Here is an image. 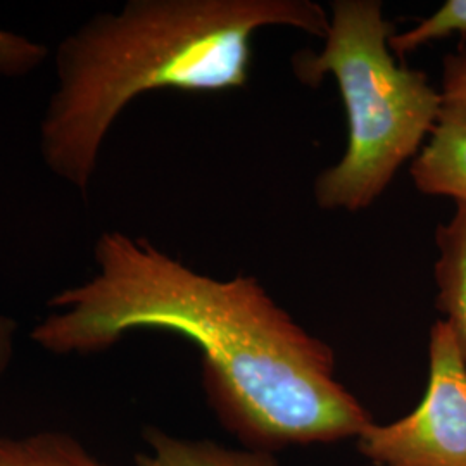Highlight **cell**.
Masks as SVG:
<instances>
[{
	"instance_id": "1",
	"label": "cell",
	"mask_w": 466,
	"mask_h": 466,
	"mask_svg": "<svg viewBox=\"0 0 466 466\" xmlns=\"http://www.w3.org/2000/svg\"><path fill=\"white\" fill-rule=\"evenodd\" d=\"M97 271L49 299L32 340L57 356L97 354L134 330L184 335L223 425L249 448L330 444L373 421L337 379L333 350L252 277L217 280L119 230L94 244Z\"/></svg>"
},
{
	"instance_id": "2",
	"label": "cell",
	"mask_w": 466,
	"mask_h": 466,
	"mask_svg": "<svg viewBox=\"0 0 466 466\" xmlns=\"http://www.w3.org/2000/svg\"><path fill=\"white\" fill-rule=\"evenodd\" d=\"M267 26L327 36L311 0H130L66 35L38 128L44 165L86 194L100 149L132 100L154 90L223 92L249 80L252 36Z\"/></svg>"
},
{
	"instance_id": "3",
	"label": "cell",
	"mask_w": 466,
	"mask_h": 466,
	"mask_svg": "<svg viewBox=\"0 0 466 466\" xmlns=\"http://www.w3.org/2000/svg\"><path fill=\"white\" fill-rule=\"evenodd\" d=\"M394 34L382 2L335 0L323 50L294 57L304 84L315 86L332 75L346 107V152L315 182L323 209L356 213L371 206L417 156L441 115L444 100L427 75L396 61Z\"/></svg>"
},
{
	"instance_id": "4",
	"label": "cell",
	"mask_w": 466,
	"mask_h": 466,
	"mask_svg": "<svg viewBox=\"0 0 466 466\" xmlns=\"http://www.w3.org/2000/svg\"><path fill=\"white\" fill-rule=\"evenodd\" d=\"M358 446L375 466H466V358L444 319L431 330L420 404L396 421H371Z\"/></svg>"
},
{
	"instance_id": "5",
	"label": "cell",
	"mask_w": 466,
	"mask_h": 466,
	"mask_svg": "<svg viewBox=\"0 0 466 466\" xmlns=\"http://www.w3.org/2000/svg\"><path fill=\"white\" fill-rule=\"evenodd\" d=\"M413 184L429 196L466 206V109L444 104L431 138L410 167Z\"/></svg>"
},
{
	"instance_id": "6",
	"label": "cell",
	"mask_w": 466,
	"mask_h": 466,
	"mask_svg": "<svg viewBox=\"0 0 466 466\" xmlns=\"http://www.w3.org/2000/svg\"><path fill=\"white\" fill-rule=\"evenodd\" d=\"M435 244L437 306L466 358V206L456 204L450 221L437 228Z\"/></svg>"
},
{
	"instance_id": "7",
	"label": "cell",
	"mask_w": 466,
	"mask_h": 466,
	"mask_svg": "<svg viewBox=\"0 0 466 466\" xmlns=\"http://www.w3.org/2000/svg\"><path fill=\"white\" fill-rule=\"evenodd\" d=\"M146 442L150 452L138 454L137 466H277L269 451L232 450L213 441L180 439L149 429Z\"/></svg>"
},
{
	"instance_id": "8",
	"label": "cell",
	"mask_w": 466,
	"mask_h": 466,
	"mask_svg": "<svg viewBox=\"0 0 466 466\" xmlns=\"http://www.w3.org/2000/svg\"><path fill=\"white\" fill-rule=\"evenodd\" d=\"M0 466H106L71 435L42 432L0 437Z\"/></svg>"
},
{
	"instance_id": "9",
	"label": "cell",
	"mask_w": 466,
	"mask_h": 466,
	"mask_svg": "<svg viewBox=\"0 0 466 466\" xmlns=\"http://www.w3.org/2000/svg\"><path fill=\"white\" fill-rule=\"evenodd\" d=\"M466 35V0H448L432 16L425 17L404 34L390 36V50L396 57L411 52L451 35Z\"/></svg>"
},
{
	"instance_id": "10",
	"label": "cell",
	"mask_w": 466,
	"mask_h": 466,
	"mask_svg": "<svg viewBox=\"0 0 466 466\" xmlns=\"http://www.w3.org/2000/svg\"><path fill=\"white\" fill-rule=\"evenodd\" d=\"M49 57L47 46L25 35L0 28V76L21 78L42 66Z\"/></svg>"
},
{
	"instance_id": "11",
	"label": "cell",
	"mask_w": 466,
	"mask_h": 466,
	"mask_svg": "<svg viewBox=\"0 0 466 466\" xmlns=\"http://www.w3.org/2000/svg\"><path fill=\"white\" fill-rule=\"evenodd\" d=\"M441 96L444 104L466 109V52L451 54L444 59Z\"/></svg>"
},
{
	"instance_id": "12",
	"label": "cell",
	"mask_w": 466,
	"mask_h": 466,
	"mask_svg": "<svg viewBox=\"0 0 466 466\" xmlns=\"http://www.w3.org/2000/svg\"><path fill=\"white\" fill-rule=\"evenodd\" d=\"M17 323L13 318L0 315V377L9 367L15 356L16 344Z\"/></svg>"
}]
</instances>
